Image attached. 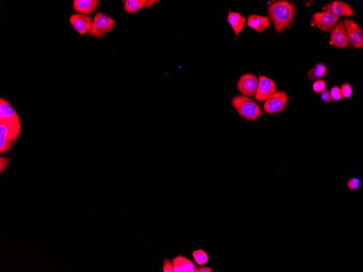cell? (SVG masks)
<instances>
[{"label":"cell","mask_w":363,"mask_h":272,"mask_svg":"<svg viewBox=\"0 0 363 272\" xmlns=\"http://www.w3.org/2000/svg\"><path fill=\"white\" fill-rule=\"evenodd\" d=\"M270 19L274 25L277 32L284 30L292 21L295 14L293 4L288 1H277L272 3L267 9Z\"/></svg>","instance_id":"obj_1"},{"label":"cell","mask_w":363,"mask_h":272,"mask_svg":"<svg viewBox=\"0 0 363 272\" xmlns=\"http://www.w3.org/2000/svg\"><path fill=\"white\" fill-rule=\"evenodd\" d=\"M21 132V124L18 116L0 120V153L1 155L11 150Z\"/></svg>","instance_id":"obj_2"},{"label":"cell","mask_w":363,"mask_h":272,"mask_svg":"<svg viewBox=\"0 0 363 272\" xmlns=\"http://www.w3.org/2000/svg\"><path fill=\"white\" fill-rule=\"evenodd\" d=\"M231 103L238 113L246 120H255L263 115L260 106L247 96L237 95L232 99Z\"/></svg>","instance_id":"obj_3"},{"label":"cell","mask_w":363,"mask_h":272,"mask_svg":"<svg viewBox=\"0 0 363 272\" xmlns=\"http://www.w3.org/2000/svg\"><path fill=\"white\" fill-rule=\"evenodd\" d=\"M116 21L111 17L98 12L95 14L93 24L89 35L91 37L101 38L107 33L113 31Z\"/></svg>","instance_id":"obj_4"},{"label":"cell","mask_w":363,"mask_h":272,"mask_svg":"<svg viewBox=\"0 0 363 272\" xmlns=\"http://www.w3.org/2000/svg\"><path fill=\"white\" fill-rule=\"evenodd\" d=\"M289 97L284 91H277L265 100L263 109L267 114H274L282 111L286 106Z\"/></svg>","instance_id":"obj_5"},{"label":"cell","mask_w":363,"mask_h":272,"mask_svg":"<svg viewBox=\"0 0 363 272\" xmlns=\"http://www.w3.org/2000/svg\"><path fill=\"white\" fill-rule=\"evenodd\" d=\"M344 25L346 29L349 44L355 49L363 47V33L359 23L353 19H344Z\"/></svg>","instance_id":"obj_6"},{"label":"cell","mask_w":363,"mask_h":272,"mask_svg":"<svg viewBox=\"0 0 363 272\" xmlns=\"http://www.w3.org/2000/svg\"><path fill=\"white\" fill-rule=\"evenodd\" d=\"M259 80L254 75L250 73L242 75L238 82V90L242 96L251 97L256 93Z\"/></svg>","instance_id":"obj_7"},{"label":"cell","mask_w":363,"mask_h":272,"mask_svg":"<svg viewBox=\"0 0 363 272\" xmlns=\"http://www.w3.org/2000/svg\"><path fill=\"white\" fill-rule=\"evenodd\" d=\"M277 91L274 81L266 77L260 76L258 87L254 98L257 101L263 102Z\"/></svg>","instance_id":"obj_8"},{"label":"cell","mask_w":363,"mask_h":272,"mask_svg":"<svg viewBox=\"0 0 363 272\" xmlns=\"http://www.w3.org/2000/svg\"><path fill=\"white\" fill-rule=\"evenodd\" d=\"M322 9L324 12L338 18H340L342 16L350 17L355 15L353 8L349 4L341 1H333L329 2L325 5Z\"/></svg>","instance_id":"obj_9"},{"label":"cell","mask_w":363,"mask_h":272,"mask_svg":"<svg viewBox=\"0 0 363 272\" xmlns=\"http://www.w3.org/2000/svg\"><path fill=\"white\" fill-rule=\"evenodd\" d=\"M331 44L338 48L347 49L349 46L348 34L343 21H339L332 29Z\"/></svg>","instance_id":"obj_10"},{"label":"cell","mask_w":363,"mask_h":272,"mask_svg":"<svg viewBox=\"0 0 363 272\" xmlns=\"http://www.w3.org/2000/svg\"><path fill=\"white\" fill-rule=\"evenodd\" d=\"M93 20L91 16L81 14H72L69 19L70 24L77 32L82 35L90 32Z\"/></svg>","instance_id":"obj_11"},{"label":"cell","mask_w":363,"mask_h":272,"mask_svg":"<svg viewBox=\"0 0 363 272\" xmlns=\"http://www.w3.org/2000/svg\"><path fill=\"white\" fill-rule=\"evenodd\" d=\"M339 18L326 12H318L313 14L314 25L321 30L329 33L335 26Z\"/></svg>","instance_id":"obj_12"},{"label":"cell","mask_w":363,"mask_h":272,"mask_svg":"<svg viewBox=\"0 0 363 272\" xmlns=\"http://www.w3.org/2000/svg\"><path fill=\"white\" fill-rule=\"evenodd\" d=\"M99 5L98 0H74L73 8L76 12L88 15L97 10Z\"/></svg>","instance_id":"obj_13"},{"label":"cell","mask_w":363,"mask_h":272,"mask_svg":"<svg viewBox=\"0 0 363 272\" xmlns=\"http://www.w3.org/2000/svg\"><path fill=\"white\" fill-rule=\"evenodd\" d=\"M269 16L250 15L248 16L246 25L258 33H261L270 25Z\"/></svg>","instance_id":"obj_14"},{"label":"cell","mask_w":363,"mask_h":272,"mask_svg":"<svg viewBox=\"0 0 363 272\" xmlns=\"http://www.w3.org/2000/svg\"><path fill=\"white\" fill-rule=\"evenodd\" d=\"M174 272H194L196 266L191 260L180 256L172 259Z\"/></svg>","instance_id":"obj_15"},{"label":"cell","mask_w":363,"mask_h":272,"mask_svg":"<svg viewBox=\"0 0 363 272\" xmlns=\"http://www.w3.org/2000/svg\"><path fill=\"white\" fill-rule=\"evenodd\" d=\"M228 21L233 28L236 36L239 35L244 27L246 19L244 16L237 12L229 11Z\"/></svg>","instance_id":"obj_16"},{"label":"cell","mask_w":363,"mask_h":272,"mask_svg":"<svg viewBox=\"0 0 363 272\" xmlns=\"http://www.w3.org/2000/svg\"><path fill=\"white\" fill-rule=\"evenodd\" d=\"M17 115L16 112L6 100L0 99V120L8 119Z\"/></svg>","instance_id":"obj_17"},{"label":"cell","mask_w":363,"mask_h":272,"mask_svg":"<svg viewBox=\"0 0 363 272\" xmlns=\"http://www.w3.org/2000/svg\"><path fill=\"white\" fill-rule=\"evenodd\" d=\"M327 70L328 69L324 63H317L314 68L308 71V78L311 81L320 80L326 75Z\"/></svg>","instance_id":"obj_18"},{"label":"cell","mask_w":363,"mask_h":272,"mask_svg":"<svg viewBox=\"0 0 363 272\" xmlns=\"http://www.w3.org/2000/svg\"><path fill=\"white\" fill-rule=\"evenodd\" d=\"M145 0H127L124 3V10L128 13H135L144 7Z\"/></svg>","instance_id":"obj_19"},{"label":"cell","mask_w":363,"mask_h":272,"mask_svg":"<svg viewBox=\"0 0 363 272\" xmlns=\"http://www.w3.org/2000/svg\"><path fill=\"white\" fill-rule=\"evenodd\" d=\"M192 255L196 263L200 266L206 264L209 259L207 253L202 250L194 251Z\"/></svg>","instance_id":"obj_20"},{"label":"cell","mask_w":363,"mask_h":272,"mask_svg":"<svg viewBox=\"0 0 363 272\" xmlns=\"http://www.w3.org/2000/svg\"><path fill=\"white\" fill-rule=\"evenodd\" d=\"M360 183L361 180L359 179L353 177L348 180L347 186L349 190L356 191L359 188Z\"/></svg>","instance_id":"obj_21"},{"label":"cell","mask_w":363,"mask_h":272,"mask_svg":"<svg viewBox=\"0 0 363 272\" xmlns=\"http://www.w3.org/2000/svg\"><path fill=\"white\" fill-rule=\"evenodd\" d=\"M326 83L323 80H318L313 85V90L316 93H321L326 90Z\"/></svg>","instance_id":"obj_22"},{"label":"cell","mask_w":363,"mask_h":272,"mask_svg":"<svg viewBox=\"0 0 363 272\" xmlns=\"http://www.w3.org/2000/svg\"><path fill=\"white\" fill-rule=\"evenodd\" d=\"M340 89L343 97L349 98L353 95V87L350 84H344Z\"/></svg>","instance_id":"obj_23"},{"label":"cell","mask_w":363,"mask_h":272,"mask_svg":"<svg viewBox=\"0 0 363 272\" xmlns=\"http://www.w3.org/2000/svg\"><path fill=\"white\" fill-rule=\"evenodd\" d=\"M332 99L338 101L340 100L343 96L340 88L338 87H333L330 91Z\"/></svg>","instance_id":"obj_24"},{"label":"cell","mask_w":363,"mask_h":272,"mask_svg":"<svg viewBox=\"0 0 363 272\" xmlns=\"http://www.w3.org/2000/svg\"><path fill=\"white\" fill-rule=\"evenodd\" d=\"M163 271L164 272H174L173 265L170 259L166 258L164 260Z\"/></svg>","instance_id":"obj_25"},{"label":"cell","mask_w":363,"mask_h":272,"mask_svg":"<svg viewBox=\"0 0 363 272\" xmlns=\"http://www.w3.org/2000/svg\"><path fill=\"white\" fill-rule=\"evenodd\" d=\"M321 97L325 103H330L332 102V99L330 91L329 90H325L323 92H321Z\"/></svg>","instance_id":"obj_26"},{"label":"cell","mask_w":363,"mask_h":272,"mask_svg":"<svg viewBox=\"0 0 363 272\" xmlns=\"http://www.w3.org/2000/svg\"><path fill=\"white\" fill-rule=\"evenodd\" d=\"M3 160V162L1 160V164H2V165H0L1 166V173L2 172L3 170H4L6 167H7V165H8L9 161L8 158H1Z\"/></svg>","instance_id":"obj_27"},{"label":"cell","mask_w":363,"mask_h":272,"mask_svg":"<svg viewBox=\"0 0 363 272\" xmlns=\"http://www.w3.org/2000/svg\"><path fill=\"white\" fill-rule=\"evenodd\" d=\"M213 270L208 267H206V266H201V267H199L197 269H196L195 271V272H212Z\"/></svg>","instance_id":"obj_28"},{"label":"cell","mask_w":363,"mask_h":272,"mask_svg":"<svg viewBox=\"0 0 363 272\" xmlns=\"http://www.w3.org/2000/svg\"><path fill=\"white\" fill-rule=\"evenodd\" d=\"M156 2H158V1H154V0H148V1H146L145 5H144V8H150L153 6V5L154 3H156Z\"/></svg>","instance_id":"obj_29"}]
</instances>
